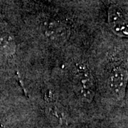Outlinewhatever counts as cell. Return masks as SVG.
Segmentation results:
<instances>
[{
  "mask_svg": "<svg viewBox=\"0 0 128 128\" xmlns=\"http://www.w3.org/2000/svg\"><path fill=\"white\" fill-rule=\"evenodd\" d=\"M108 20L113 32L121 36L128 35V22L122 10L117 6H112L109 9Z\"/></svg>",
  "mask_w": 128,
  "mask_h": 128,
  "instance_id": "cell-2",
  "label": "cell"
},
{
  "mask_svg": "<svg viewBox=\"0 0 128 128\" xmlns=\"http://www.w3.org/2000/svg\"><path fill=\"white\" fill-rule=\"evenodd\" d=\"M127 71L123 68H117L113 70L108 79L110 89L115 95L122 96L127 83Z\"/></svg>",
  "mask_w": 128,
  "mask_h": 128,
  "instance_id": "cell-3",
  "label": "cell"
},
{
  "mask_svg": "<svg viewBox=\"0 0 128 128\" xmlns=\"http://www.w3.org/2000/svg\"><path fill=\"white\" fill-rule=\"evenodd\" d=\"M76 89L80 97L91 100L94 96V86L91 76L86 69L80 68L75 79Z\"/></svg>",
  "mask_w": 128,
  "mask_h": 128,
  "instance_id": "cell-1",
  "label": "cell"
}]
</instances>
